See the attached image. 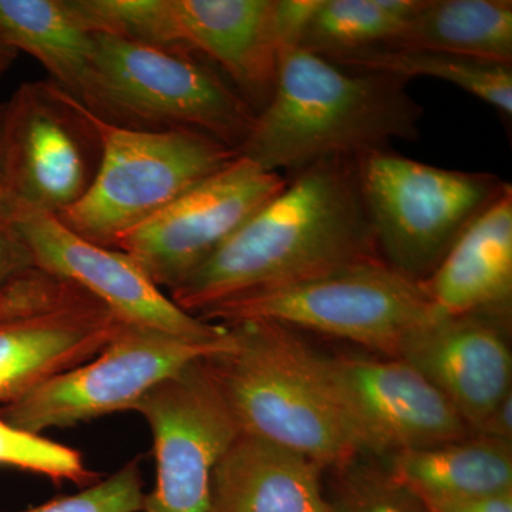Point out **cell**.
I'll use <instances>...</instances> for the list:
<instances>
[{
	"label": "cell",
	"instance_id": "cell-1",
	"mask_svg": "<svg viewBox=\"0 0 512 512\" xmlns=\"http://www.w3.org/2000/svg\"><path fill=\"white\" fill-rule=\"evenodd\" d=\"M286 178L274 198L171 291L178 308L197 316L241 293L380 258L356 160L320 161Z\"/></svg>",
	"mask_w": 512,
	"mask_h": 512
},
{
	"label": "cell",
	"instance_id": "cell-2",
	"mask_svg": "<svg viewBox=\"0 0 512 512\" xmlns=\"http://www.w3.org/2000/svg\"><path fill=\"white\" fill-rule=\"evenodd\" d=\"M393 74L350 69L301 46L281 52L268 104L239 147L266 171L289 177L332 158H359L416 141L423 107Z\"/></svg>",
	"mask_w": 512,
	"mask_h": 512
},
{
	"label": "cell",
	"instance_id": "cell-3",
	"mask_svg": "<svg viewBox=\"0 0 512 512\" xmlns=\"http://www.w3.org/2000/svg\"><path fill=\"white\" fill-rule=\"evenodd\" d=\"M227 346L204 357L241 434L345 468L359 446L316 370L315 349L298 330L265 320L228 326Z\"/></svg>",
	"mask_w": 512,
	"mask_h": 512
},
{
	"label": "cell",
	"instance_id": "cell-4",
	"mask_svg": "<svg viewBox=\"0 0 512 512\" xmlns=\"http://www.w3.org/2000/svg\"><path fill=\"white\" fill-rule=\"evenodd\" d=\"M80 103L137 130H192L239 150L256 111L204 57L94 33Z\"/></svg>",
	"mask_w": 512,
	"mask_h": 512
},
{
	"label": "cell",
	"instance_id": "cell-5",
	"mask_svg": "<svg viewBox=\"0 0 512 512\" xmlns=\"http://www.w3.org/2000/svg\"><path fill=\"white\" fill-rule=\"evenodd\" d=\"M437 313L423 282L400 274L382 258H372L241 293L197 318L222 326L265 320L396 357L404 340Z\"/></svg>",
	"mask_w": 512,
	"mask_h": 512
},
{
	"label": "cell",
	"instance_id": "cell-6",
	"mask_svg": "<svg viewBox=\"0 0 512 512\" xmlns=\"http://www.w3.org/2000/svg\"><path fill=\"white\" fill-rule=\"evenodd\" d=\"M356 173L380 258L417 282L510 185L491 173L420 163L392 147L356 158Z\"/></svg>",
	"mask_w": 512,
	"mask_h": 512
},
{
	"label": "cell",
	"instance_id": "cell-7",
	"mask_svg": "<svg viewBox=\"0 0 512 512\" xmlns=\"http://www.w3.org/2000/svg\"><path fill=\"white\" fill-rule=\"evenodd\" d=\"M87 109V107H86ZM99 170L89 191L59 220L74 234L114 248L117 239L239 156L217 138L192 130H137L97 117Z\"/></svg>",
	"mask_w": 512,
	"mask_h": 512
},
{
	"label": "cell",
	"instance_id": "cell-8",
	"mask_svg": "<svg viewBox=\"0 0 512 512\" xmlns=\"http://www.w3.org/2000/svg\"><path fill=\"white\" fill-rule=\"evenodd\" d=\"M100 158L86 107L52 80L20 84L5 101L2 187L9 217H59L89 191Z\"/></svg>",
	"mask_w": 512,
	"mask_h": 512
},
{
	"label": "cell",
	"instance_id": "cell-9",
	"mask_svg": "<svg viewBox=\"0 0 512 512\" xmlns=\"http://www.w3.org/2000/svg\"><path fill=\"white\" fill-rule=\"evenodd\" d=\"M120 320L62 276L32 266L0 291V403L89 362Z\"/></svg>",
	"mask_w": 512,
	"mask_h": 512
},
{
	"label": "cell",
	"instance_id": "cell-10",
	"mask_svg": "<svg viewBox=\"0 0 512 512\" xmlns=\"http://www.w3.org/2000/svg\"><path fill=\"white\" fill-rule=\"evenodd\" d=\"M228 339L229 329L217 342L192 343L121 322L89 362L50 377L16 402L2 404L0 420L40 434L133 410L165 377L220 352Z\"/></svg>",
	"mask_w": 512,
	"mask_h": 512
},
{
	"label": "cell",
	"instance_id": "cell-11",
	"mask_svg": "<svg viewBox=\"0 0 512 512\" xmlns=\"http://www.w3.org/2000/svg\"><path fill=\"white\" fill-rule=\"evenodd\" d=\"M288 183L238 156L147 221L121 235L124 252L158 286L173 291L204 265Z\"/></svg>",
	"mask_w": 512,
	"mask_h": 512
},
{
	"label": "cell",
	"instance_id": "cell-12",
	"mask_svg": "<svg viewBox=\"0 0 512 512\" xmlns=\"http://www.w3.org/2000/svg\"><path fill=\"white\" fill-rule=\"evenodd\" d=\"M133 410L150 426L157 468L141 512H208L212 474L241 431L204 357L165 377Z\"/></svg>",
	"mask_w": 512,
	"mask_h": 512
},
{
	"label": "cell",
	"instance_id": "cell-13",
	"mask_svg": "<svg viewBox=\"0 0 512 512\" xmlns=\"http://www.w3.org/2000/svg\"><path fill=\"white\" fill-rule=\"evenodd\" d=\"M313 360L360 451L392 456L471 434L453 404L402 359L315 350Z\"/></svg>",
	"mask_w": 512,
	"mask_h": 512
},
{
	"label": "cell",
	"instance_id": "cell-14",
	"mask_svg": "<svg viewBox=\"0 0 512 512\" xmlns=\"http://www.w3.org/2000/svg\"><path fill=\"white\" fill-rule=\"evenodd\" d=\"M10 220L36 266L80 286L120 322L192 343L217 342L227 335V326L204 322L178 308L130 256L74 234L56 215L18 212Z\"/></svg>",
	"mask_w": 512,
	"mask_h": 512
},
{
	"label": "cell",
	"instance_id": "cell-15",
	"mask_svg": "<svg viewBox=\"0 0 512 512\" xmlns=\"http://www.w3.org/2000/svg\"><path fill=\"white\" fill-rule=\"evenodd\" d=\"M510 318L507 313H437L397 353L453 404L471 434L512 393Z\"/></svg>",
	"mask_w": 512,
	"mask_h": 512
},
{
	"label": "cell",
	"instance_id": "cell-16",
	"mask_svg": "<svg viewBox=\"0 0 512 512\" xmlns=\"http://www.w3.org/2000/svg\"><path fill=\"white\" fill-rule=\"evenodd\" d=\"M157 46L204 57L258 114L281 62L276 0H161Z\"/></svg>",
	"mask_w": 512,
	"mask_h": 512
},
{
	"label": "cell",
	"instance_id": "cell-17",
	"mask_svg": "<svg viewBox=\"0 0 512 512\" xmlns=\"http://www.w3.org/2000/svg\"><path fill=\"white\" fill-rule=\"evenodd\" d=\"M315 461L239 434L215 467L208 512H335Z\"/></svg>",
	"mask_w": 512,
	"mask_h": 512
},
{
	"label": "cell",
	"instance_id": "cell-18",
	"mask_svg": "<svg viewBox=\"0 0 512 512\" xmlns=\"http://www.w3.org/2000/svg\"><path fill=\"white\" fill-rule=\"evenodd\" d=\"M423 285L441 315H511V185L460 235Z\"/></svg>",
	"mask_w": 512,
	"mask_h": 512
},
{
	"label": "cell",
	"instance_id": "cell-19",
	"mask_svg": "<svg viewBox=\"0 0 512 512\" xmlns=\"http://www.w3.org/2000/svg\"><path fill=\"white\" fill-rule=\"evenodd\" d=\"M390 474L424 505L512 491L510 443L468 434L390 456Z\"/></svg>",
	"mask_w": 512,
	"mask_h": 512
},
{
	"label": "cell",
	"instance_id": "cell-20",
	"mask_svg": "<svg viewBox=\"0 0 512 512\" xmlns=\"http://www.w3.org/2000/svg\"><path fill=\"white\" fill-rule=\"evenodd\" d=\"M0 39L10 49L29 53L52 74V82L79 99L94 33L69 0H0Z\"/></svg>",
	"mask_w": 512,
	"mask_h": 512
},
{
	"label": "cell",
	"instance_id": "cell-21",
	"mask_svg": "<svg viewBox=\"0 0 512 512\" xmlns=\"http://www.w3.org/2000/svg\"><path fill=\"white\" fill-rule=\"evenodd\" d=\"M386 47L512 64V2L423 0L400 36Z\"/></svg>",
	"mask_w": 512,
	"mask_h": 512
},
{
	"label": "cell",
	"instance_id": "cell-22",
	"mask_svg": "<svg viewBox=\"0 0 512 512\" xmlns=\"http://www.w3.org/2000/svg\"><path fill=\"white\" fill-rule=\"evenodd\" d=\"M328 60L350 69L393 74L409 82L414 77H429L454 84L458 89L490 104L505 119L511 120L512 117V64L434 50L396 49L386 46L360 50Z\"/></svg>",
	"mask_w": 512,
	"mask_h": 512
},
{
	"label": "cell",
	"instance_id": "cell-23",
	"mask_svg": "<svg viewBox=\"0 0 512 512\" xmlns=\"http://www.w3.org/2000/svg\"><path fill=\"white\" fill-rule=\"evenodd\" d=\"M423 0H318L299 46L333 59L387 46L406 28Z\"/></svg>",
	"mask_w": 512,
	"mask_h": 512
},
{
	"label": "cell",
	"instance_id": "cell-24",
	"mask_svg": "<svg viewBox=\"0 0 512 512\" xmlns=\"http://www.w3.org/2000/svg\"><path fill=\"white\" fill-rule=\"evenodd\" d=\"M0 467L39 474L55 484L69 481L82 490L100 481V474L87 467L83 454L76 448L18 429L3 420H0Z\"/></svg>",
	"mask_w": 512,
	"mask_h": 512
},
{
	"label": "cell",
	"instance_id": "cell-25",
	"mask_svg": "<svg viewBox=\"0 0 512 512\" xmlns=\"http://www.w3.org/2000/svg\"><path fill=\"white\" fill-rule=\"evenodd\" d=\"M335 512H430L409 488L394 480L389 471L373 468H342Z\"/></svg>",
	"mask_w": 512,
	"mask_h": 512
},
{
	"label": "cell",
	"instance_id": "cell-26",
	"mask_svg": "<svg viewBox=\"0 0 512 512\" xmlns=\"http://www.w3.org/2000/svg\"><path fill=\"white\" fill-rule=\"evenodd\" d=\"M144 497L140 458H136L113 476L83 488L79 493L60 495L47 503L16 512H141Z\"/></svg>",
	"mask_w": 512,
	"mask_h": 512
},
{
	"label": "cell",
	"instance_id": "cell-27",
	"mask_svg": "<svg viewBox=\"0 0 512 512\" xmlns=\"http://www.w3.org/2000/svg\"><path fill=\"white\" fill-rule=\"evenodd\" d=\"M32 252L18 228L6 215H0V291L22 274L35 266Z\"/></svg>",
	"mask_w": 512,
	"mask_h": 512
},
{
	"label": "cell",
	"instance_id": "cell-28",
	"mask_svg": "<svg viewBox=\"0 0 512 512\" xmlns=\"http://www.w3.org/2000/svg\"><path fill=\"white\" fill-rule=\"evenodd\" d=\"M426 507L431 512H512V491Z\"/></svg>",
	"mask_w": 512,
	"mask_h": 512
},
{
	"label": "cell",
	"instance_id": "cell-29",
	"mask_svg": "<svg viewBox=\"0 0 512 512\" xmlns=\"http://www.w3.org/2000/svg\"><path fill=\"white\" fill-rule=\"evenodd\" d=\"M473 434L512 444V393L498 404L483 426Z\"/></svg>",
	"mask_w": 512,
	"mask_h": 512
},
{
	"label": "cell",
	"instance_id": "cell-30",
	"mask_svg": "<svg viewBox=\"0 0 512 512\" xmlns=\"http://www.w3.org/2000/svg\"><path fill=\"white\" fill-rule=\"evenodd\" d=\"M3 121H5V103H0V215H6V217H9V212H8V210H6V207H5V201H3V187H2Z\"/></svg>",
	"mask_w": 512,
	"mask_h": 512
},
{
	"label": "cell",
	"instance_id": "cell-31",
	"mask_svg": "<svg viewBox=\"0 0 512 512\" xmlns=\"http://www.w3.org/2000/svg\"><path fill=\"white\" fill-rule=\"evenodd\" d=\"M16 52L13 49H10L8 45L3 43V40L0 39V64H12L13 60H15Z\"/></svg>",
	"mask_w": 512,
	"mask_h": 512
},
{
	"label": "cell",
	"instance_id": "cell-32",
	"mask_svg": "<svg viewBox=\"0 0 512 512\" xmlns=\"http://www.w3.org/2000/svg\"><path fill=\"white\" fill-rule=\"evenodd\" d=\"M9 67V64H0V79H2L3 74H5Z\"/></svg>",
	"mask_w": 512,
	"mask_h": 512
},
{
	"label": "cell",
	"instance_id": "cell-33",
	"mask_svg": "<svg viewBox=\"0 0 512 512\" xmlns=\"http://www.w3.org/2000/svg\"><path fill=\"white\" fill-rule=\"evenodd\" d=\"M430 511V510H429ZM431 512V511H430Z\"/></svg>",
	"mask_w": 512,
	"mask_h": 512
}]
</instances>
